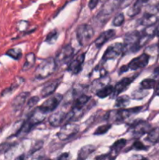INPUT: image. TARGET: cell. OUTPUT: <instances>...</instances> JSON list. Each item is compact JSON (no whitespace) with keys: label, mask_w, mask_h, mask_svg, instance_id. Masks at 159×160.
<instances>
[{"label":"cell","mask_w":159,"mask_h":160,"mask_svg":"<svg viewBox=\"0 0 159 160\" xmlns=\"http://www.w3.org/2000/svg\"><path fill=\"white\" fill-rule=\"evenodd\" d=\"M140 160H147V159H140Z\"/></svg>","instance_id":"ee69618b"},{"label":"cell","mask_w":159,"mask_h":160,"mask_svg":"<svg viewBox=\"0 0 159 160\" xmlns=\"http://www.w3.org/2000/svg\"><path fill=\"white\" fill-rule=\"evenodd\" d=\"M126 142H127V141H126V139L123 138H121L119 139V140L116 141V142L112 145V146L111 147V154L115 157V156L119 153V152L123 149V147H125V145H126Z\"/></svg>","instance_id":"d6986e66"},{"label":"cell","mask_w":159,"mask_h":160,"mask_svg":"<svg viewBox=\"0 0 159 160\" xmlns=\"http://www.w3.org/2000/svg\"><path fill=\"white\" fill-rule=\"evenodd\" d=\"M147 140L151 143H157L159 142V128L151 130L147 137Z\"/></svg>","instance_id":"cb8c5ba5"},{"label":"cell","mask_w":159,"mask_h":160,"mask_svg":"<svg viewBox=\"0 0 159 160\" xmlns=\"http://www.w3.org/2000/svg\"><path fill=\"white\" fill-rule=\"evenodd\" d=\"M30 93L29 92H23V93H20V95H17L15 98L13 99V101L12 102V107L14 110H18L20 109L22 106H23V104L26 102V98L29 97Z\"/></svg>","instance_id":"e0dca14e"},{"label":"cell","mask_w":159,"mask_h":160,"mask_svg":"<svg viewBox=\"0 0 159 160\" xmlns=\"http://www.w3.org/2000/svg\"><path fill=\"white\" fill-rule=\"evenodd\" d=\"M115 35V30H108L101 33L98 38L94 41V44L97 48H101L104 43L108 42L110 39H112Z\"/></svg>","instance_id":"5bb4252c"},{"label":"cell","mask_w":159,"mask_h":160,"mask_svg":"<svg viewBox=\"0 0 159 160\" xmlns=\"http://www.w3.org/2000/svg\"><path fill=\"white\" fill-rule=\"evenodd\" d=\"M22 82H23V80H21L20 81H17V82H14L10 87L6 89L5 91H3L2 93V96H4V95H8V94L12 93V92H14L16 89L18 88V87L20 85V84H21Z\"/></svg>","instance_id":"f1b7e54d"},{"label":"cell","mask_w":159,"mask_h":160,"mask_svg":"<svg viewBox=\"0 0 159 160\" xmlns=\"http://www.w3.org/2000/svg\"><path fill=\"white\" fill-rule=\"evenodd\" d=\"M124 20V15L123 13H118L114 17L113 20H112V24L115 27H119L123 24Z\"/></svg>","instance_id":"4dcf8cb0"},{"label":"cell","mask_w":159,"mask_h":160,"mask_svg":"<svg viewBox=\"0 0 159 160\" xmlns=\"http://www.w3.org/2000/svg\"><path fill=\"white\" fill-rule=\"evenodd\" d=\"M115 157L114 156H112L110 152L107 153V154L101 155V156H98V157L95 159V160H115Z\"/></svg>","instance_id":"d6a6232c"},{"label":"cell","mask_w":159,"mask_h":160,"mask_svg":"<svg viewBox=\"0 0 159 160\" xmlns=\"http://www.w3.org/2000/svg\"><path fill=\"white\" fill-rule=\"evenodd\" d=\"M89 100H90V96L84 95V94H83V95H80V96H78L77 98L74 101L73 109H72L71 111L73 113H75L76 111L82 110V109L87 105V103L88 102Z\"/></svg>","instance_id":"2e32d148"},{"label":"cell","mask_w":159,"mask_h":160,"mask_svg":"<svg viewBox=\"0 0 159 160\" xmlns=\"http://www.w3.org/2000/svg\"><path fill=\"white\" fill-rule=\"evenodd\" d=\"M147 1H137L133 4V6L131 8H129V9L128 10V16L129 17H134L137 14H138L140 12V9H141L142 6H143L144 3H146Z\"/></svg>","instance_id":"44dd1931"},{"label":"cell","mask_w":159,"mask_h":160,"mask_svg":"<svg viewBox=\"0 0 159 160\" xmlns=\"http://www.w3.org/2000/svg\"><path fill=\"white\" fill-rule=\"evenodd\" d=\"M61 82V79H57L55 80V81H52L51 82L48 83L46 85L44 86V88H42L41 92V96L43 98H45V97H48L49 95H52L55 92V91L57 89L58 86L59 85Z\"/></svg>","instance_id":"9a60e30c"},{"label":"cell","mask_w":159,"mask_h":160,"mask_svg":"<svg viewBox=\"0 0 159 160\" xmlns=\"http://www.w3.org/2000/svg\"><path fill=\"white\" fill-rule=\"evenodd\" d=\"M76 38L80 45H86L93 38L94 34L93 28L88 24H81L76 29Z\"/></svg>","instance_id":"3957f363"},{"label":"cell","mask_w":159,"mask_h":160,"mask_svg":"<svg viewBox=\"0 0 159 160\" xmlns=\"http://www.w3.org/2000/svg\"><path fill=\"white\" fill-rule=\"evenodd\" d=\"M134 78H124L123 79H122L121 81H118L115 86H114V91L112 95V98H115V97L118 96L120 93H122L123 92L126 91L127 89V87L129 85H130L131 83L133 81Z\"/></svg>","instance_id":"4fadbf2b"},{"label":"cell","mask_w":159,"mask_h":160,"mask_svg":"<svg viewBox=\"0 0 159 160\" xmlns=\"http://www.w3.org/2000/svg\"><path fill=\"white\" fill-rule=\"evenodd\" d=\"M130 102V98L127 95H122V96L117 97L115 101V106L120 109H124L125 106H127Z\"/></svg>","instance_id":"7402d4cb"},{"label":"cell","mask_w":159,"mask_h":160,"mask_svg":"<svg viewBox=\"0 0 159 160\" xmlns=\"http://www.w3.org/2000/svg\"><path fill=\"white\" fill-rule=\"evenodd\" d=\"M84 59H85V54L81 53L74 58L70 62L68 67V71L72 74L76 75L82 70L83 64H84Z\"/></svg>","instance_id":"8fae6325"},{"label":"cell","mask_w":159,"mask_h":160,"mask_svg":"<svg viewBox=\"0 0 159 160\" xmlns=\"http://www.w3.org/2000/svg\"><path fill=\"white\" fill-rule=\"evenodd\" d=\"M36 57L34 53H28L26 56V61L23 66V70H27L33 67L35 63Z\"/></svg>","instance_id":"603a6c76"},{"label":"cell","mask_w":159,"mask_h":160,"mask_svg":"<svg viewBox=\"0 0 159 160\" xmlns=\"http://www.w3.org/2000/svg\"><path fill=\"white\" fill-rule=\"evenodd\" d=\"M62 98H63V96L60 94L53 95L52 96L48 98V99L45 100L40 106H38V108L42 112L46 114L48 112H51L54 111L57 108V106L60 104Z\"/></svg>","instance_id":"5b68a950"},{"label":"cell","mask_w":159,"mask_h":160,"mask_svg":"<svg viewBox=\"0 0 159 160\" xmlns=\"http://www.w3.org/2000/svg\"><path fill=\"white\" fill-rule=\"evenodd\" d=\"M150 56L147 53H143L142 55L139 56L138 57H136L132 59L129 63L127 64V67L129 70H137L139 69L144 68L149 62Z\"/></svg>","instance_id":"30bf717a"},{"label":"cell","mask_w":159,"mask_h":160,"mask_svg":"<svg viewBox=\"0 0 159 160\" xmlns=\"http://www.w3.org/2000/svg\"><path fill=\"white\" fill-rule=\"evenodd\" d=\"M159 20V6H151L147 8L140 19L142 25L151 26Z\"/></svg>","instance_id":"277c9868"},{"label":"cell","mask_w":159,"mask_h":160,"mask_svg":"<svg viewBox=\"0 0 159 160\" xmlns=\"http://www.w3.org/2000/svg\"><path fill=\"white\" fill-rule=\"evenodd\" d=\"M127 70H129V69H128L127 66H126V65L123 66V67H122L121 68H120V72H119V73H124V72H126V71H127Z\"/></svg>","instance_id":"74e56055"},{"label":"cell","mask_w":159,"mask_h":160,"mask_svg":"<svg viewBox=\"0 0 159 160\" xmlns=\"http://www.w3.org/2000/svg\"><path fill=\"white\" fill-rule=\"evenodd\" d=\"M156 82L153 79H144L140 83V87L143 90H147V89L154 88L155 86Z\"/></svg>","instance_id":"484cf974"},{"label":"cell","mask_w":159,"mask_h":160,"mask_svg":"<svg viewBox=\"0 0 159 160\" xmlns=\"http://www.w3.org/2000/svg\"><path fill=\"white\" fill-rule=\"evenodd\" d=\"M68 112L63 110H59L51 114L48 118V122L53 127H59L63 123L65 120H67Z\"/></svg>","instance_id":"7c38bea8"},{"label":"cell","mask_w":159,"mask_h":160,"mask_svg":"<svg viewBox=\"0 0 159 160\" xmlns=\"http://www.w3.org/2000/svg\"><path fill=\"white\" fill-rule=\"evenodd\" d=\"M154 34H155V35H157V36H158V37H159V24L157 25V28L154 29Z\"/></svg>","instance_id":"ab89813d"},{"label":"cell","mask_w":159,"mask_h":160,"mask_svg":"<svg viewBox=\"0 0 159 160\" xmlns=\"http://www.w3.org/2000/svg\"><path fill=\"white\" fill-rule=\"evenodd\" d=\"M131 148H133V149L137 150V151H140V150L146 151L148 148L146 146V145H143L141 142H140V141L137 140V141H136V142H133V144H132Z\"/></svg>","instance_id":"1f68e13d"},{"label":"cell","mask_w":159,"mask_h":160,"mask_svg":"<svg viewBox=\"0 0 159 160\" xmlns=\"http://www.w3.org/2000/svg\"><path fill=\"white\" fill-rule=\"evenodd\" d=\"M130 128L132 129V135L137 138H139L146 133H149L151 128L149 123L141 120L134 122L133 123L131 124Z\"/></svg>","instance_id":"9c48e42d"},{"label":"cell","mask_w":159,"mask_h":160,"mask_svg":"<svg viewBox=\"0 0 159 160\" xmlns=\"http://www.w3.org/2000/svg\"><path fill=\"white\" fill-rule=\"evenodd\" d=\"M58 35H59V34H58L57 31H56V30H53V31H51V32L47 35L45 42H48L50 45H51V44L54 43L55 42H56V40H57L58 38Z\"/></svg>","instance_id":"83f0119b"},{"label":"cell","mask_w":159,"mask_h":160,"mask_svg":"<svg viewBox=\"0 0 159 160\" xmlns=\"http://www.w3.org/2000/svg\"><path fill=\"white\" fill-rule=\"evenodd\" d=\"M112 125L111 124H105V125H101V126L98 127L96 130H95L94 134V135H102V134H106L108 131L109 129H111Z\"/></svg>","instance_id":"4316f807"},{"label":"cell","mask_w":159,"mask_h":160,"mask_svg":"<svg viewBox=\"0 0 159 160\" xmlns=\"http://www.w3.org/2000/svg\"><path fill=\"white\" fill-rule=\"evenodd\" d=\"M79 131V126L72 123H65L61 128L57 136L62 141H66L76 135Z\"/></svg>","instance_id":"8992f818"},{"label":"cell","mask_w":159,"mask_h":160,"mask_svg":"<svg viewBox=\"0 0 159 160\" xmlns=\"http://www.w3.org/2000/svg\"><path fill=\"white\" fill-rule=\"evenodd\" d=\"M7 56H9V57L12 58V59H16V60H18L21 58L22 56V51L20 48H11V49L8 50L6 53Z\"/></svg>","instance_id":"d4e9b609"},{"label":"cell","mask_w":159,"mask_h":160,"mask_svg":"<svg viewBox=\"0 0 159 160\" xmlns=\"http://www.w3.org/2000/svg\"><path fill=\"white\" fill-rule=\"evenodd\" d=\"M95 149H96V147L94 145H87L83 146L78 152V160H84L87 159L92 152L95 151Z\"/></svg>","instance_id":"ac0fdd59"},{"label":"cell","mask_w":159,"mask_h":160,"mask_svg":"<svg viewBox=\"0 0 159 160\" xmlns=\"http://www.w3.org/2000/svg\"><path fill=\"white\" fill-rule=\"evenodd\" d=\"M141 109L142 107H134L130 108V109H119L117 110L116 109L112 110L107 113L106 120L108 121L115 122V123L122 122L130 116L139 112L141 110Z\"/></svg>","instance_id":"7a4b0ae2"},{"label":"cell","mask_w":159,"mask_h":160,"mask_svg":"<svg viewBox=\"0 0 159 160\" xmlns=\"http://www.w3.org/2000/svg\"><path fill=\"white\" fill-rule=\"evenodd\" d=\"M39 100H40L39 97L33 96L32 98H31L29 100H28L27 107L28 108H31V107H33V106H36V105H37V103L39 102Z\"/></svg>","instance_id":"836d02e7"},{"label":"cell","mask_w":159,"mask_h":160,"mask_svg":"<svg viewBox=\"0 0 159 160\" xmlns=\"http://www.w3.org/2000/svg\"><path fill=\"white\" fill-rule=\"evenodd\" d=\"M114 91V87L112 85H110V84H108L105 87L102 88L101 89H100L99 91L97 92V96L100 98H107L109 95H112Z\"/></svg>","instance_id":"ffe728a7"},{"label":"cell","mask_w":159,"mask_h":160,"mask_svg":"<svg viewBox=\"0 0 159 160\" xmlns=\"http://www.w3.org/2000/svg\"><path fill=\"white\" fill-rule=\"evenodd\" d=\"M73 53H74V49L71 46V45H66L62 47L55 57V60L57 66L66 63L73 57Z\"/></svg>","instance_id":"ba28073f"},{"label":"cell","mask_w":159,"mask_h":160,"mask_svg":"<svg viewBox=\"0 0 159 160\" xmlns=\"http://www.w3.org/2000/svg\"><path fill=\"white\" fill-rule=\"evenodd\" d=\"M23 159H24V155H20V156H18V157L15 159V160H23Z\"/></svg>","instance_id":"b9f144b4"},{"label":"cell","mask_w":159,"mask_h":160,"mask_svg":"<svg viewBox=\"0 0 159 160\" xmlns=\"http://www.w3.org/2000/svg\"><path fill=\"white\" fill-rule=\"evenodd\" d=\"M44 160H51V159H44Z\"/></svg>","instance_id":"7bdbcfd3"},{"label":"cell","mask_w":159,"mask_h":160,"mask_svg":"<svg viewBox=\"0 0 159 160\" xmlns=\"http://www.w3.org/2000/svg\"><path fill=\"white\" fill-rule=\"evenodd\" d=\"M70 154L69 152L62 153L60 156L59 157L58 160H70Z\"/></svg>","instance_id":"d590c367"},{"label":"cell","mask_w":159,"mask_h":160,"mask_svg":"<svg viewBox=\"0 0 159 160\" xmlns=\"http://www.w3.org/2000/svg\"><path fill=\"white\" fill-rule=\"evenodd\" d=\"M124 52V47L121 43H114L107 48L104 52L102 57V61L110 60V59H115L121 56Z\"/></svg>","instance_id":"52a82bcc"},{"label":"cell","mask_w":159,"mask_h":160,"mask_svg":"<svg viewBox=\"0 0 159 160\" xmlns=\"http://www.w3.org/2000/svg\"><path fill=\"white\" fill-rule=\"evenodd\" d=\"M154 73H155L156 75H157V76H159V66H158V67H156L155 69H154Z\"/></svg>","instance_id":"60d3db41"},{"label":"cell","mask_w":159,"mask_h":160,"mask_svg":"<svg viewBox=\"0 0 159 160\" xmlns=\"http://www.w3.org/2000/svg\"><path fill=\"white\" fill-rule=\"evenodd\" d=\"M147 92H144L143 89L140 88V89H137V90L134 91L132 93V97L134 99H141V98H144L147 95Z\"/></svg>","instance_id":"f546056e"},{"label":"cell","mask_w":159,"mask_h":160,"mask_svg":"<svg viewBox=\"0 0 159 160\" xmlns=\"http://www.w3.org/2000/svg\"><path fill=\"white\" fill-rule=\"evenodd\" d=\"M154 93H155L156 95H158V96H159V82L157 83V85H156L155 92H154Z\"/></svg>","instance_id":"f35d334b"},{"label":"cell","mask_w":159,"mask_h":160,"mask_svg":"<svg viewBox=\"0 0 159 160\" xmlns=\"http://www.w3.org/2000/svg\"><path fill=\"white\" fill-rule=\"evenodd\" d=\"M98 4V1H96V0H91V1L89 2V4H88L89 8H90V9H94Z\"/></svg>","instance_id":"8d00e7d4"},{"label":"cell","mask_w":159,"mask_h":160,"mask_svg":"<svg viewBox=\"0 0 159 160\" xmlns=\"http://www.w3.org/2000/svg\"><path fill=\"white\" fill-rule=\"evenodd\" d=\"M56 64L55 58L50 57L42 61L35 71V77L37 79H45L52 74L56 70Z\"/></svg>","instance_id":"6da1fadb"},{"label":"cell","mask_w":159,"mask_h":160,"mask_svg":"<svg viewBox=\"0 0 159 160\" xmlns=\"http://www.w3.org/2000/svg\"><path fill=\"white\" fill-rule=\"evenodd\" d=\"M12 144L11 143H2L0 145V154H2V153L7 152L11 147H12Z\"/></svg>","instance_id":"e575fe53"}]
</instances>
